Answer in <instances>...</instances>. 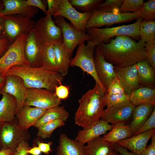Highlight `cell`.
Wrapping results in <instances>:
<instances>
[{"label":"cell","mask_w":155,"mask_h":155,"mask_svg":"<svg viewBox=\"0 0 155 155\" xmlns=\"http://www.w3.org/2000/svg\"><path fill=\"white\" fill-rule=\"evenodd\" d=\"M115 37L109 42H102L96 47L106 61L114 66L125 67L146 59V43L141 40L136 42L127 36Z\"/></svg>","instance_id":"obj_1"},{"label":"cell","mask_w":155,"mask_h":155,"mask_svg":"<svg viewBox=\"0 0 155 155\" xmlns=\"http://www.w3.org/2000/svg\"><path fill=\"white\" fill-rule=\"evenodd\" d=\"M79 106L75 113V124L89 129L100 119L106 105V93L97 82L94 87L88 91L79 99Z\"/></svg>","instance_id":"obj_2"},{"label":"cell","mask_w":155,"mask_h":155,"mask_svg":"<svg viewBox=\"0 0 155 155\" xmlns=\"http://www.w3.org/2000/svg\"><path fill=\"white\" fill-rule=\"evenodd\" d=\"M20 77L26 88H44L55 92L57 86L62 84L64 79L59 72L45 69L41 67L15 65L10 68L5 75Z\"/></svg>","instance_id":"obj_3"},{"label":"cell","mask_w":155,"mask_h":155,"mask_svg":"<svg viewBox=\"0 0 155 155\" xmlns=\"http://www.w3.org/2000/svg\"><path fill=\"white\" fill-rule=\"evenodd\" d=\"M140 17L134 23L117 27L103 28H92L86 30L87 33L92 37L95 46L108 41L113 36H125L137 39L140 38L139 28L142 21Z\"/></svg>","instance_id":"obj_4"},{"label":"cell","mask_w":155,"mask_h":155,"mask_svg":"<svg viewBox=\"0 0 155 155\" xmlns=\"http://www.w3.org/2000/svg\"><path fill=\"white\" fill-rule=\"evenodd\" d=\"M30 137L28 129L22 127L16 119L0 124V150L10 149L14 151L21 142H28Z\"/></svg>","instance_id":"obj_5"},{"label":"cell","mask_w":155,"mask_h":155,"mask_svg":"<svg viewBox=\"0 0 155 155\" xmlns=\"http://www.w3.org/2000/svg\"><path fill=\"white\" fill-rule=\"evenodd\" d=\"M26 36H18L0 57V75L5 76L9 69L14 66H30L25 54Z\"/></svg>","instance_id":"obj_6"},{"label":"cell","mask_w":155,"mask_h":155,"mask_svg":"<svg viewBox=\"0 0 155 155\" xmlns=\"http://www.w3.org/2000/svg\"><path fill=\"white\" fill-rule=\"evenodd\" d=\"M95 46L92 40L88 41L86 44L84 42L80 44L75 55L71 59L70 66L78 67L90 75L100 85L106 94L107 91L102 84L96 71L94 59Z\"/></svg>","instance_id":"obj_7"},{"label":"cell","mask_w":155,"mask_h":155,"mask_svg":"<svg viewBox=\"0 0 155 155\" xmlns=\"http://www.w3.org/2000/svg\"><path fill=\"white\" fill-rule=\"evenodd\" d=\"M2 17L1 36L8 39L11 44L19 35H26L35 28V21L20 15L11 14Z\"/></svg>","instance_id":"obj_8"},{"label":"cell","mask_w":155,"mask_h":155,"mask_svg":"<svg viewBox=\"0 0 155 155\" xmlns=\"http://www.w3.org/2000/svg\"><path fill=\"white\" fill-rule=\"evenodd\" d=\"M141 15V10L135 13H121L104 12L95 9L92 11L85 28L86 30L90 28L127 22L136 19Z\"/></svg>","instance_id":"obj_9"},{"label":"cell","mask_w":155,"mask_h":155,"mask_svg":"<svg viewBox=\"0 0 155 155\" xmlns=\"http://www.w3.org/2000/svg\"><path fill=\"white\" fill-rule=\"evenodd\" d=\"M55 22L61 29L63 37V44L71 57L75 48L80 44L86 41L92 39L91 37L85 32L75 29L72 25L67 22L64 18L57 16Z\"/></svg>","instance_id":"obj_10"},{"label":"cell","mask_w":155,"mask_h":155,"mask_svg":"<svg viewBox=\"0 0 155 155\" xmlns=\"http://www.w3.org/2000/svg\"><path fill=\"white\" fill-rule=\"evenodd\" d=\"M61 103V100L55 92L44 88H30L28 89L24 105L46 110Z\"/></svg>","instance_id":"obj_11"},{"label":"cell","mask_w":155,"mask_h":155,"mask_svg":"<svg viewBox=\"0 0 155 155\" xmlns=\"http://www.w3.org/2000/svg\"><path fill=\"white\" fill-rule=\"evenodd\" d=\"M52 16L48 14L38 20L35 28L44 43L54 45L62 44L63 37L61 29L56 24Z\"/></svg>","instance_id":"obj_12"},{"label":"cell","mask_w":155,"mask_h":155,"mask_svg":"<svg viewBox=\"0 0 155 155\" xmlns=\"http://www.w3.org/2000/svg\"><path fill=\"white\" fill-rule=\"evenodd\" d=\"M44 46V43L35 28L26 35L24 52L30 66L41 67Z\"/></svg>","instance_id":"obj_13"},{"label":"cell","mask_w":155,"mask_h":155,"mask_svg":"<svg viewBox=\"0 0 155 155\" xmlns=\"http://www.w3.org/2000/svg\"><path fill=\"white\" fill-rule=\"evenodd\" d=\"M92 11L86 13L80 12L70 4L68 0H62L58 11L53 16L54 18L61 16L68 19L73 27L77 30L85 32L86 24Z\"/></svg>","instance_id":"obj_14"},{"label":"cell","mask_w":155,"mask_h":155,"mask_svg":"<svg viewBox=\"0 0 155 155\" xmlns=\"http://www.w3.org/2000/svg\"><path fill=\"white\" fill-rule=\"evenodd\" d=\"M6 77L5 84L1 92L9 94L15 98L17 102L16 114L24 105L28 89L20 77L14 75H9Z\"/></svg>","instance_id":"obj_15"},{"label":"cell","mask_w":155,"mask_h":155,"mask_svg":"<svg viewBox=\"0 0 155 155\" xmlns=\"http://www.w3.org/2000/svg\"><path fill=\"white\" fill-rule=\"evenodd\" d=\"M135 107L127 100L104 109L100 119L113 124L125 122L132 116Z\"/></svg>","instance_id":"obj_16"},{"label":"cell","mask_w":155,"mask_h":155,"mask_svg":"<svg viewBox=\"0 0 155 155\" xmlns=\"http://www.w3.org/2000/svg\"><path fill=\"white\" fill-rule=\"evenodd\" d=\"M114 69L116 76L125 93L129 96L133 90L141 86L136 64L125 67L114 66Z\"/></svg>","instance_id":"obj_17"},{"label":"cell","mask_w":155,"mask_h":155,"mask_svg":"<svg viewBox=\"0 0 155 155\" xmlns=\"http://www.w3.org/2000/svg\"><path fill=\"white\" fill-rule=\"evenodd\" d=\"M4 8L0 16L18 14L32 19L38 13V8L30 6L24 0H3Z\"/></svg>","instance_id":"obj_18"},{"label":"cell","mask_w":155,"mask_h":155,"mask_svg":"<svg viewBox=\"0 0 155 155\" xmlns=\"http://www.w3.org/2000/svg\"><path fill=\"white\" fill-rule=\"evenodd\" d=\"M94 59L98 76L102 84L107 91L109 86L116 77L114 66L104 59L96 48L94 51Z\"/></svg>","instance_id":"obj_19"},{"label":"cell","mask_w":155,"mask_h":155,"mask_svg":"<svg viewBox=\"0 0 155 155\" xmlns=\"http://www.w3.org/2000/svg\"><path fill=\"white\" fill-rule=\"evenodd\" d=\"M155 133V129H154L133 135L121 140L117 143L128 148L137 155H141L146 148L149 140Z\"/></svg>","instance_id":"obj_20"},{"label":"cell","mask_w":155,"mask_h":155,"mask_svg":"<svg viewBox=\"0 0 155 155\" xmlns=\"http://www.w3.org/2000/svg\"><path fill=\"white\" fill-rule=\"evenodd\" d=\"M112 125L100 119L91 127L86 129L79 130L75 140L83 145L92 140L107 133L112 129Z\"/></svg>","instance_id":"obj_21"},{"label":"cell","mask_w":155,"mask_h":155,"mask_svg":"<svg viewBox=\"0 0 155 155\" xmlns=\"http://www.w3.org/2000/svg\"><path fill=\"white\" fill-rule=\"evenodd\" d=\"M45 111L36 107L24 105L16 114V119L22 127L28 129L30 127L34 126Z\"/></svg>","instance_id":"obj_22"},{"label":"cell","mask_w":155,"mask_h":155,"mask_svg":"<svg viewBox=\"0 0 155 155\" xmlns=\"http://www.w3.org/2000/svg\"><path fill=\"white\" fill-rule=\"evenodd\" d=\"M155 104L147 103L135 106L132 114V120L129 124L133 135L144 124L151 115Z\"/></svg>","instance_id":"obj_23"},{"label":"cell","mask_w":155,"mask_h":155,"mask_svg":"<svg viewBox=\"0 0 155 155\" xmlns=\"http://www.w3.org/2000/svg\"><path fill=\"white\" fill-rule=\"evenodd\" d=\"M2 96L0 100V124L12 121L15 119L17 102L12 95L1 92Z\"/></svg>","instance_id":"obj_24"},{"label":"cell","mask_w":155,"mask_h":155,"mask_svg":"<svg viewBox=\"0 0 155 155\" xmlns=\"http://www.w3.org/2000/svg\"><path fill=\"white\" fill-rule=\"evenodd\" d=\"M75 140L71 139L64 133L59 136L56 149L57 155H85L84 146Z\"/></svg>","instance_id":"obj_25"},{"label":"cell","mask_w":155,"mask_h":155,"mask_svg":"<svg viewBox=\"0 0 155 155\" xmlns=\"http://www.w3.org/2000/svg\"><path fill=\"white\" fill-rule=\"evenodd\" d=\"M86 144L84 146L85 155H110L115 150L113 144L104 140L100 136Z\"/></svg>","instance_id":"obj_26"},{"label":"cell","mask_w":155,"mask_h":155,"mask_svg":"<svg viewBox=\"0 0 155 155\" xmlns=\"http://www.w3.org/2000/svg\"><path fill=\"white\" fill-rule=\"evenodd\" d=\"M136 65L141 86L155 89V69L150 65L146 60L139 61Z\"/></svg>","instance_id":"obj_27"},{"label":"cell","mask_w":155,"mask_h":155,"mask_svg":"<svg viewBox=\"0 0 155 155\" xmlns=\"http://www.w3.org/2000/svg\"><path fill=\"white\" fill-rule=\"evenodd\" d=\"M112 129L102 137L103 140L114 144L119 141L133 135L129 124L120 122L112 125Z\"/></svg>","instance_id":"obj_28"},{"label":"cell","mask_w":155,"mask_h":155,"mask_svg":"<svg viewBox=\"0 0 155 155\" xmlns=\"http://www.w3.org/2000/svg\"><path fill=\"white\" fill-rule=\"evenodd\" d=\"M129 100L135 106L144 104H155V89L144 86L135 88L131 92Z\"/></svg>","instance_id":"obj_29"},{"label":"cell","mask_w":155,"mask_h":155,"mask_svg":"<svg viewBox=\"0 0 155 155\" xmlns=\"http://www.w3.org/2000/svg\"><path fill=\"white\" fill-rule=\"evenodd\" d=\"M69 113L64 106H58L46 110L44 113L36 121L34 126L38 128L48 122L61 119L65 122L69 117Z\"/></svg>","instance_id":"obj_30"},{"label":"cell","mask_w":155,"mask_h":155,"mask_svg":"<svg viewBox=\"0 0 155 155\" xmlns=\"http://www.w3.org/2000/svg\"><path fill=\"white\" fill-rule=\"evenodd\" d=\"M54 49L58 67V72L64 76L68 73L71 57L63 44L54 45Z\"/></svg>","instance_id":"obj_31"},{"label":"cell","mask_w":155,"mask_h":155,"mask_svg":"<svg viewBox=\"0 0 155 155\" xmlns=\"http://www.w3.org/2000/svg\"><path fill=\"white\" fill-rule=\"evenodd\" d=\"M41 67L50 71L58 72V67L55 55L54 45L44 43Z\"/></svg>","instance_id":"obj_32"},{"label":"cell","mask_w":155,"mask_h":155,"mask_svg":"<svg viewBox=\"0 0 155 155\" xmlns=\"http://www.w3.org/2000/svg\"><path fill=\"white\" fill-rule=\"evenodd\" d=\"M139 32L140 40L142 42L149 43L155 42V21L142 20Z\"/></svg>","instance_id":"obj_33"},{"label":"cell","mask_w":155,"mask_h":155,"mask_svg":"<svg viewBox=\"0 0 155 155\" xmlns=\"http://www.w3.org/2000/svg\"><path fill=\"white\" fill-rule=\"evenodd\" d=\"M65 124V122L61 119L48 122L41 125L37 128V136L42 139L49 138L56 129L63 126Z\"/></svg>","instance_id":"obj_34"},{"label":"cell","mask_w":155,"mask_h":155,"mask_svg":"<svg viewBox=\"0 0 155 155\" xmlns=\"http://www.w3.org/2000/svg\"><path fill=\"white\" fill-rule=\"evenodd\" d=\"M71 5L82 13L92 11L104 1L102 0H69Z\"/></svg>","instance_id":"obj_35"},{"label":"cell","mask_w":155,"mask_h":155,"mask_svg":"<svg viewBox=\"0 0 155 155\" xmlns=\"http://www.w3.org/2000/svg\"><path fill=\"white\" fill-rule=\"evenodd\" d=\"M144 3L143 0H123L119 12L128 13L138 12L141 9Z\"/></svg>","instance_id":"obj_36"},{"label":"cell","mask_w":155,"mask_h":155,"mask_svg":"<svg viewBox=\"0 0 155 155\" xmlns=\"http://www.w3.org/2000/svg\"><path fill=\"white\" fill-rule=\"evenodd\" d=\"M123 0H106L100 4L96 9L107 12L119 13Z\"/></svg>","instance_id":"obj_37"},{"label":"cell","mask_w":155,"mask_h":155,"mask_svg":"<svg viewBox=\"0 0 155 155\" xmlns=\"http://www.w3.org/2000/svg\"><path fill=\"white\" fill-rule=\"evenodd\" d=\"M141 18L145 21L154 20L155 0H149L144 3L141 9Z\"/></svg>","instance_id":"obj_38"},{"label":"cell","mask_w":155,"mask_h":155,"mask_svg":"<svg viewBox=\"0 0 155 155\" xmlns=\"http://www.w3.org/2000/svg\"><path fill=\"white\" fill-rule=\"evenodd\" d=\"M106 108L108 109L118 104L129 100V96L126 93L106 94Z\"/></svg>","instance_id":"obj_39"},{"label":"cell","mask_w":155,"mask_h":155,"mask_svg":"<svg viewBox=\"0 0 155 155\" xmlns=\"http://www.w3.org/2000/svg\"><path fill=\"white\" fill-rule=\"evenodd\" d=\"M146 60L150 65L155 69V42L146 43Z\"/></svg>","instance_id":"obj_40"},{"label":"cell","mask_w":155,"mask_h":155,"mask_svg":"<svg viewBox=\"0 0 155 155\" xmlns=\"http://www.w3.org/2000/svg\"><path fill=\"white\" fill-rule=\"evenodd\" d=\"M155 128V108L143 125L133 135L152 129Z\"/></svg>","instance_id":"obj_41"},{"label":"cell","mask_w":155,"mask_h":155,"mask_svg":"<svg viewBox=\"0 0 155 155\" xmlns=\"http://www.w3.org/2000/svg\"><path fill=\"white\" fill-rule=\"evenodd\" d=\"M126 93L117 78L112 81L107 89L106 94H111Z\"/></svg>","instance_id":"obj_42"},{"label":"cell","mask_w":155,"mask_h":155,"mask_svg":"<svg viewBox=\"0 0 155 155\" xmlns=\"http://www.w3.org/2000/svg\"><path fill=\"white\" fill-rule=\"evenodd\" d=\"M62 0H47L48 9L46 15L50 14L52 16L59 11L62 3Z\"/></svg>","instance_id":"obj_43"},{"label":"cell","mask_w":155,"mask_h":155,"mask_svg":"<svg viewBox=\"0 0 155 155\" xmlns=\"http://www.w3.org/2000/svg\"><path fill=\"white\" fill-rule=\"evenodd\" d=\"M55 93L60 99L65 100L69 97V88L68 86L61 84L55 87Z\"/></svg>","instance_id":"obj_44"},{"label":"cell","mask_w":155,"mask_h":155,"mask_svg":"<svg viewBox=\"0 0 155 155\" xmlns=\"http://www.w3.org/2000/svg\"><path fill=\"white\" fill-rule=\"evenodd\" d=\"M31 148L28 142L23 141L16 148L14 155H29L27 151Z\"/></svg>","instance_id":"obj_45"},{"label":"cell","mask_w":155,"mask_h":155,"mask_svg":"<svg viewBox=\"0 0 155 155\" xmlns=\"http://www.w3.org/2000/svg\"><path fill=\"white\" fill-rule=\"evenodd\" d=\"M26 3L30 6H33L42 10L45 13L46 11V7L43 1L41 0H26Z\"/></svg>","instance_id":"obj_46"},{"label":"cell","mask_w":155,"mask_h":155,"mask_svg":"<svg viewBox=\"0 0 155 155\" xmlns=\"http://www.w3.org/2000/svg\"><path fill=\"white\" fill-rule=\"evenodd\" d=\"M36 143L41 152L47 154L51 151V146L53 144L52 141H50L47 143H44L37 140Z\"/></svg>","instance_id":"obj_47"},{"label":"cell","mask_w":155,"mask_h":155,"mask_svg":"<svg viewBox=\"0 0 155 155\" xmlns=\"http://www.w3.org/2000/svg\"><path fill=\"white\" fill-rule=\"evenodd\" d=\"M151 138L150 144L146 148L141 155H155V133Z\"/></svg>","instance_id":"obj_48"},{"label":"cell","mask_w":155,"mask_h":155,"mask_svg":"<svg viewBox=\"0 0 155 155\" xmlns=\"http://www.w3.org/2000/svg\"><path fill=\"white\" fill-rule=\"evenodd\" d=\"M10 44V41L7 38H0V57L3 55Z\"/></svg>","instance_id":"obj_49"},{"label":"cell","mask_w":155,"mask_h":155,"mask_svg":"<svg viewBox=\"0 0 155 155\" xmlns=\"http://www.w3.org/2000/svg\"><path fill=\"white\" fill-rule=\"evenodd\" d=\"M115 150L120 155H137L133 152H129L124 147L119 145L117 143L113 144Z\"/></svg>","instance_id":"obj_50"},{"label":"cell","mask_w":155,"mask_h":155,"mask_svg":"<svg viewBox=\"0 0 155 155\" xmlns=\"http://www.w3.org/2000/svg\"><path fill=\"white\" fill-rule=\"evenodd\" d=\"M27 152L29 154H31L32 155H40L41 153L38 147L37 146L31 148Z\"/></svg>","instance_id":"obj_51"},{"label":"cell","mask_w":155,"mask_h":155,"mask_svg":"<svg viewBox=\"0 0 155 155\" xmlns=\"http://www.w3.org/2000/svg\"><path fill=\"white\" fill-rule=\"evenodd\" d=\"M14 151L10 149L0 150V155H14Z\"/></svg>","instance_id":"obj_52"},{"label":"cell","mask_w":155,"mask_h":155,"mask_svg":"<svg viewBox=\"0 0 155 155\" xmlns=\"http://www.w3.org/2000/svg\"><path fill=\"white\" fill-rule=\"evenodd\" d=\"M6 79V77L0 75V89L2 90L4 86Z\"/></svg>","instance_id":"obj_53"},{"label":"cell","mask_w":155,"mask_h":155,"mask_svg":"<svg viewBox=\"0 0 155 155\" xmlns=\"http://www.w3.org/2000/svg\"><path fill=\"white\" fill-rule=\"evenodd\" d=\"M2 17L0 16V38L2 37L1 36V32L2 30L3 27L2 24Z\"/></svg>","instance_id":"obj_54"},{"label":"cell","mask_w":155,"mask_h":155,"mask_svg":"<svg viewBox=\"0 0 155 155\" xmlns=\"http://www.w3.org/2000/svg\"><path fill=\"white\" fill-rule=\"evenodd\" d=\"M4 5L3 2L2 0L0 1V12L3 9Z\"/></svg>","instance_id":"obj_55"},{"label":"cell","mask_w":155,"mask_h":155,"mask_svg":"<svg viewBox=\"0 0 155 155\" xmlns=\"http://www.w3.org/2000/svg\"><path fill=\"white\" fill-rule=\"evenodd\" d=\"M119 154L115 150L110 155H119Z\"/></svg>","instance_id":"obj_56"},{"label":"cell","mask_w":155,"mask_h":155,"mask_svg":"<svg viewBox=\"0 0 155 155\" xmlns=\"http://www.w3.org/2000/svg\"><path fill=\"white\" fill-rule=\"evenodd\" d=\"M1 90L0 89V94H1Z\"/></svg>","instance_id":"obj_57"},{"label":"cell","mask_w":155,"mask_h":155,"mask_svg":"<svg viewBox=\"0 0 155 155\" xmlns=\"http://www.w3.org/2000/svg\"></svg>","instance_id":"obj_58"}]
</instances>
